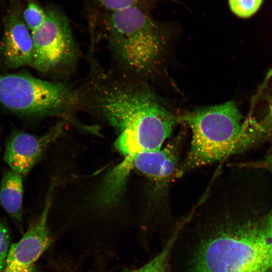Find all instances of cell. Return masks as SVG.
Masks as SVG:
<instances>
[{
  "label": "cell",
  "mask_w": 272,
  "mask_h": 272,
  "mask_svg": "<svg viewBox=\"0 0 272 272\" xmlns=\"http://www.w3.org/2000/svg\"><path fill=\"white\" fill-rule=\"evenodd\" d=\"M52 186L38 220L19 241L11 245L3 272H36L35 264L51 240L47 219L52 203Z\"/></svg>",
  "instance_id": "cell-8"
},
{
  "label": "cell",
  "mask_w": 272,
  "mask_h": 272,
  "mask_svg": "<svg viewBox=\"0 0 272 272\" xmlns=\"http://www.w3.org/2000/svg\"><path fill=\"white\" fill-rule=\"evenodd\" d=\"M46 12L44 22L31 32L34 49L32 66L40 72L50 73L73 64L78 50L64 14L55 8Z\"/></svg>",
  "instance_id": "cell-6"
},
{
  "label": "cell",
  "mask_w": 272,
  "mask_h": 272,
  "mask_svg": "<svg viewBox=\"0 0 272 272\" xmlns=\"http://www.w3.org/2000/svg\"><path fill=\"white\" fill-rule=\"evenodd\" d=\"M64 122H59L42 135L13 132L7 141L3 160L11 169L26 176L46 148L62 134Z\"/></svg>",
  "instance_id": "cell-9"
},
{
  "label": "cell",
  "mask_w": 272,
  "mask_h": 272,
  "mask_svg": "<svg viewBox=\"0 0 272 272\" xmlns=\"http://www.w3.org/2000/svg\"><path fill=\"white\" fill-rule=\"evenodd\" d=\"M96 87L95 106L118 131L115 146L124 161L162 148L178 119L151 91L111 81Z\"/></svg>",
  "instance_id": "cell-1"
},
{
  "label": "cell",
  "mask_w": 272,
  "mask_h": 272,
  "mask_svg": "<svg viewBox=\"0 0 272 272\" xmlns=\"http://www.w3.org/2000/svg\"><path fill=\"white\" fill-rule=\"evenodd\" d=\"M22 176L10 169L4 173L0 184V205L20 229L22 222Z\"/></svg>",
  "instance_id": "cell-11"
},
{
  "label": "cell",
  "mask_w": 272,
  "mask_h": 272,
  "mask_svg": "<svg viewBox=\"0 0 272 272\" xmlns=\"http://www.w3.org/2000/svg\"><path fill=\"white\" fill-rule=\"evenodd\" d=\"M263 0H228L231 11L239 17L247 18L259 9Z\"/></svg>",
  "instance_id": "cell-14"
},
{
  "label": "cell",
  "mask_w": 272,
  "mask_h": 272,
  "mask_svg": "<svg viewBox=\"0 0 272 272\" xmlns=\"http://www.w3.org/2000/svg\"><path fill=\"white\" fill-rule=\"evenodd\" d=\"M22 17L25 24L31 32L39 27L45 20L46 12L37 4L29 3Z\"/></svg>",
  "instance_id": "cell-13"
},
{
  "label": "cell",
  "mask_w": 272,
  "mask_h": 272,
  "mask_svg": "<svg viewBox=\"0 0 272 272\" xmlns=\"http://www.w3.org/2000/svg\"><path fill=\"white\" fill-rule=\"evenodd\" d=\"M81 99L78 91L65 84L41 80L27 73L0 74V103L19 115L71 120L69 117Z\"/></svg>",
  "instance_id": "cell-5"
},
{
  "label": "cell",
  "mask_w": 272,
  "mask_h": 272,
  "mask_svg": "<svg viewBox=\"0 0 272 272\" xmlns=\"http://www.w3.org/2000/svg\"><path fill=\"white\" fill-rule=\"evenodd\" d=\"M182 228V225L179 224L160 253L142 267L132 272H171L170 256Z\"/></svg>",
  "instance_id": "cell-12"
},
{
  "label": "cell",
  "mask_w": 272,
  "mask_h": 272,
  "mask_svg": "<svg viewBox=\"0 0 272 272\" xmlns=\"http://www.w3.org/2000/svg\"><path fill=\"white\" fill-rule=\"evenodd\" d=\"M102 7L111 12L137 6L140 0H95Z\"/></svg>",
  "instance_id": "cell-16"
},
{
  "label": "cell",
  "mask_w": 272,
  "mask_h": 272,
  "mask_svg": "<svg viewBox=\"0 0 272 272\" xmlns=\"http://www.w3.org/2000/svg\"><path fill=\"white\" fill-rule=\"evenodd\" d=\"M133 167L147 180V207L150 211L160 207L169 185L182 172L175 147L172 145L139 154L133 159Z\"/></svg>",
  "instance_id": "cell-7"
},
{
  "label": "cell",
  "mask_w": 272,
  "mask_h": 272,
  "mask_svg": "<svg viewBox=\"0 0 272 272\" xmlns=\"http://www.w3.org/2000/svg\"><path fill=\"white\" fill-rule=\"evenodd\" d=\"M257 165V167H263L272 171V146L268 155Z\"/></svg>",
  "instance_id": "cell-17"
},
{
  "label": "cell",
  "mask_w": 272,
  "mask_h": 272,
  "mask_svg": "<svg viewBox=\"0 0 272 272\" xmlns=\"http://www.w3.org/2000/svg\"><path fill=\"white\" fill-rule=\"evenodd\" d=\"M109 43L126 67L138 73L152 71L165 47L159 26L137 6L111 12L107 19Z\"/></svg>",
  "instance_id": "cell-4"
},
{
  "label": "cell",
  "mask_w": 272,
  "mask_h": 272,
  "mask_svg": "<svg viewBox=\"0 0 272 272\" xmlns=\"http://www.w3.org/2000/svg\"><path fill=\"white\" fill-rule=\"evenodd\" d=\"M0 41V58L10 69L32 66L33 42L31 31L18 10L10 12L4 19V30Z\"/></svg>",
  "instance_id": "cell-10"
},
{
  "label": "cell",
  "mask_w": 272,
  "mask_h": 272,
  "mask_svg": "<svg viewBox=\"0 0 272 272\" xmlns=\"http://www.w3.org/2000/svg\"><path fill=\"white\" fill-rule=\"evenodd\" d=\"M244 118L233 101L198 108L181 116L192 134L184 168L219 162L244 151L264 136L271 121L260 123L252 117Z\"/></svg>",
  "instance_id": "cell-3"
},
{
  "label": "cell",
  "mask_w": 272,
  "mask_h": 272,
  "mask_svg": "<svg viewBox=\"0 0 272 272\" xmlns=\"http://www.w3.org/2000/svg\"><path fill=\"white\" fill-rule=\"evenodd\" d=\"M265 225L270 232L272 233V210L270 213ZM271 268H272V264Z\"/></svg>",
  "instance_id": "cell-18"
},
{
  "label": "cell",
  "mask_w": 272,
  "mask_h": 272,
  "mask_svg": "<svg viewBox=\"0 0 272 272\" xmlns=\"http://www.w3.org/2000/svg\"><path fill=\"white\" fill-rule=\"evenodd\" d=\"M187 243L184 272H266L272 264V233L264 228L233 229L206 217Z\"/></svg>",
  "instance_id": "cell-2"
},
{
  "label": "cell",
  "mask_w": 272,
  "mask_h": 272,
  "mask_svg": "<svg viewBox=\"0 0 272 272\" xmlns=\"http://www.w3.org/2000/svg\"><path fill=\"white\" fill-rule=\"evenodd\" d=\"M9 230L4 222L0 221V272H3L10 248Z\"/></svg>",
  "instance_id": "cell-15"
}]
</instances>
